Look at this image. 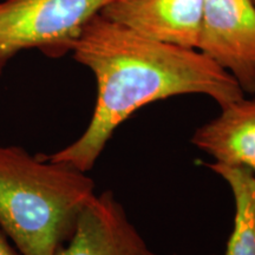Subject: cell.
Masks as SVG:
<instances>
[{"mask_svg":"<svg viewBox=\"0 0 255 255\" xmlns=\"http://www.w3.org/2000/svg\"><path fill=\"white\" fill-rule=\"evenodd\" d=\"M0 255H21L14 245L9 244L8 238L1 229H0Z\"/></svg>","mask_w":255,"mask_h":255,"instance_id":"9c48e42d","label":"cell"},{"mask_svg":"<svg viewBox=\"0 0 255 255\" xmlns=\"http://www.w3.org/2000/svg\"><path fill=\"white\" fill-rule=\"evenodd\" d=\"M94 194L84 171L0 145V229L21 255H56Z\"/></svg>","mask_w":255,"mask_h":255,"instance_id":"7a4b0ae2","label":"cell"},{"mask_svg":"<svg viewBox=\"0 0 255 255\" xmlns=\"http://www.w3.org/2000/svg\"><path fill=\"white\" fill-rule=\"evenodd\" d=\"M113 0H4L0 2V76L23 50L51 58L70 46L95 15Z\"/></svg>","mask_w":255,"mask_h":255,"instance_id":"3957f363","label":"cell"},{"mask_svg":"<svg viewBox=\"0 0 255 255\" xmlns=\"http://www.w3.org/2000/svg\"><path fill=\"white\" fill-rule=\"evenodd\" d=\"M56 255H158L146 245L113 191L94 194Z\"/></svg>","mask_w":255,"mask_h":255,"instance_id":"5b68a950","label":"cell"},{"mask_svg":"<svg viewBox=\"0 0 255 255\" xmlns=\"http://www.w3.org/2000/svg\"><path fill=\"white\" fill-rule=\"evenodd\" d=\"M207 165L226 181L234 197V225L225 255H255V175L239 165Z\"/></svg>","mask_w":255,"mask_h":255,"instance_id":"ba28073f","label":"cell"},{"mask_svg":"<svg viewBox=\"0 0 255 255\" xmlns=\"http://www.w3.org/2000/svg\"><path fill=\"white\" fill-rule=\"evenodd\" d=\"M70 52L94 73V113L75 142L41 155L84 173L94 168L115 130L152 102L196 94L223 108L245 97L231 73L199 50L142 36L101 13L85 25Z\"/></svg>","mask_w":255,"mask_h":255,"instance_id":"6da1fadb","label":"cell"},{"mask_svg":"<svg viewBox=\"0 0 255 255\" xmlns=\"http://www.w3.org/2000/svg\"><path fill=\"white\" fill-rule=\"evenodd\" d=\"M212 255H214V254H212Z\"/></svg>","mask_w":255,"mask_h":255,"instance_id":"8fae6325","label":"cell"},{"mask_svg":"<svg viewBox=\"0 0 255 255\" xmlns=\"http://www.w3.org/2000/svg\"><path fill=\"white\" fill-rule=\"evenodd\" d=\"M196 50L231 73L245 94L255 95L253 0H203Z\"/></svg>","mask_w":255,"mask_h":255,"instance_id":"277c9868","label":"cell"},{"mask_svg":"<svg viewBox=\"0 0 255 255\" xmlns=\"http://www.w3.org/2000/svg\"><path fill=\"white\" fill-rule=\"evenodd\" d=\"M191 144L214 162L245 167L255 175V96L221 108L215 119L194 131Z\"/></svg>","mask_w":255,"mask_h":255,"instance_id":"52a82bcc","label":"cell"},{"mask_svg":"<svg viewBox=\"0 0 255 255\" xmlns=\"http://www.w3.org/2000/svg\"><path fill=\"white\" fill-rule=\"evenodd\" d=\"M203 0H113L104 18L136 33L196 49Z\"/></svg>","mask_w":255,"mask_h":255,"instance_id":"8992f818","label":"cell"},{"mask_svg":"<svg viewBox=\"0 0 255 255\" xmlns=\"http://www.w3.org/2000/svg\"><path fill=\"white\" fill-rule=\"evenodd\" d=\"M253 2H254V5H255V0H253Z\"/></svg>","mask_w":255,"mask_h":255,"instance_id":"30bf717a","label":"cell"}]
</instances>
